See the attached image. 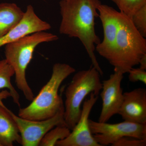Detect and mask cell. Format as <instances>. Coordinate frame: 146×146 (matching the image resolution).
<instances>
[{"label": "cell", "instance_id": "1", "mask_svg": "<svg viewBox=\"0 0 146 146\" xmlns=\"http://www.w3.org/2000/svg\"><path fill=\"white\" fill-rule=\"evenodd\" d=\"M100 0H61L59 3L61 21L60 34L79 39L91 59L92 66L103 72L97 60L96 46L101 42L95 30V20L98 17Z\"/></svg>", "mask_w": 146, "mask_h": 146}, {"label": "cell", "instance_id": "2", "mask_svg": "<svg viewBox=\"0 0 146 146\" xmlns=\"http://www.w3.org/2000/svg\"><path fill=\"white\" fill-rule=\"evenodd\" d=\"M76 72L66 63H56L52 68L49 80L44 85L31 103L19 110L18 115L27 119L40 121L53 117L64 107L62 96L58 94L61 84Z\"/></svg>", "mask_w": 146, "mask_h": 146}, {"label": "cell", "instance_id": "3", "mask_svg": "<svg viewBox=\"0 0 146 146\" xmlns=\"http://www.w3.org/2000/svg\"><path fill=\"white\" fill-rule=\"evenodd\" d=\"M119 12L117 34L108 62L115 72L124 74L139 64L146 54L145 37L137 30L130 17Z\"/></svg>", "mask_w": 146, "mask_h": 146}, {"label": "cell", "instance_id": "4", "mask_svg": "<svg viewBox=\"0 0 146 146\" xmlns=\"http://www.w3.org/2000/svg\"><path fill=\"white\" fill-rule=\"evenodd\" d=\"M58 39L56 35L45 31L29 35L5 46V59L14 71L16 86L27 100L34 98L33 91L26 78V70L33 56L36 46L44 42H53Z\"/></svg>", "mask_w": 146, "mask_h": 146}, {"label": "cell", "instance_id": "5", "mask_svg": "<svg viewBox=\"0 0 146 146\" xmlns=\"http://www.w3.org/2000/svg\"><path fill=\"white\" fill-rule=\"evenodd\" d=\"M100 74L92 66L87 70L76 73L65 91L64 119L66 125L72 130L78 122L81 105L87 96L92 93L98 96L102 84Z\"/></svg>", "mask_w": 146, "mask_h": 146}, {"label": "cell", "instance_id": "6", "mask_svg": "<svg viewBox=\"0 0 146 146\" xmlns=\"http://www.w3.org/2000/svg\"><path fill=\"white\" fill-rule=\"evenodd\" d=\"M89 125L94 139L101 146L111 145L125 136L146 139V124L125 121L110 124L89 119Z\"/></svg>", "mask_w": 146, "mask_h": 146}, {"label": "cell", "instance_id": "7", "mask_svg": "<svg viewBox=\"0 0 146 146\" xmlns=\"http://www.w3.org/2000/svg\"><path fill=\"white\" fill-rule=\"evenodd\" d=\"M9 111L18 126L23 146H38L48 131L57 126L66 125L64 107L53 117L40 121L27 119L15 115L9 109Z\"/></svg>", "mask_w": 146, "mask_h": 146}, {"label": "cell", "instance_id": "8", "mask_svg": "<svg viewBox=\"0 0 146 146\" xmlns=\"http://www.w3.org/2000/svg\"><path fill=\"white\" fill-rule=\"evenodd\" d=\"M89 96V98L84 102L80 117L70 135L58 141L56 146H101L94 139L89 125V116L98 96L92 93Z\"/></svg>", "mask_w": 146, "mask_h": 146}, {"label": "cell", "instance_id": "9", "mask_svg": "<svg viewBox=\"0 0 146 146\" xmlns=\"http://www.w3.org/2000/svg\"><path fill=\"white\" fill-rule=\"evenodd\" d=\"M123 74L115 72L109 78L102 82L100 94L102 104L98 119L100 122H107L114 115L119 113L123 99L121 82Z\"/></svg>", "mask_w": 146, "mask_h": 146}, {"label": "cell", "instance_id": "10", "mask_svg": "<svg viewBox=\"0 0 146 146\" xmlns=\"http://www.w3.org/2000/svg\"><path fill=\"white\" fill-rule=\"evenodd\" d=\"M98 12L103 29L104 38L96 46V50L108 61L117 34L119 12L111 7L102 4L98 8Z\"/></svg>", "mask_w": 146, "mask_h": 146}, {"label": "cell", "instance_id": "11", "mask_svg": "<svg viewBox=\"0 0 146 146\" xmlns=\"http://www.w3.org/2000/svg\"><path fill=\"white\" fill-rule=\"evenodd\" d=\"M51 28L50 25L41 20L36 15L33 7L29 5L20 22L7 33L0 38V48L9 43L38 32Z\"/></svg>", "mask_w": 146, "mask_h": 146}, {"label": "cell", "instance_id": "12", "mask_svg": "<svg viewBox=\"0 0 146 146\" xmlns=\"http://www.w3.org/2000/svg\"><path fill=\"white\" fill-rule=\"evenodd\" d=\"M124 121L146 124V89L139 88L123 93L118 114Z\"/></svg>", "mask_w": 146, "mask_h": 146}, {"label": "cell", "instance_id": "13", "mask_svg": "<svg viewBox=\"0 0 146 146\" xmlns=\"http://www.w3.org/2000/svg\"><path fill=\"white\" fill-rule=\"evenodd\" d=\"M10 97L9 91L0 93V144L2 146H12L13 143L21 144V137L18 126L3 100Z\"/></svg>", "mask_w": 146, "mask_h": 146}, {"label": "cell", "instance_id": "14", "mask_svg": "<svg viewBox=\"0 0 146 146\" xmlns=\"http://www.w3.org/2000/svg\"><path fill=\"white\" fill-rule=\"evenodd\" d=\"M24 12L15 3H0V38L20 22Z\"/></svg>", "mask_w": 146, "mask_h": 146}, {"label": "cell", "instance_id": "15", "mask_svg": "<svg viewBox=\"0 0 146 146\" xmlns=\"http://www.w3.org/2000/svg\"><path fill=\"white\" fill-rule=\"evenodd\" d=\"M14 75L13 68L6 59L0 60V90L8 89L13 102L20 107V95L11 82V78Z\"/></svg>", "mask_w": 146, "mask_h": 146}, {"label": "cell", "instance_id": "16", "mask_svg": "<svg viewBox=\"0 0 146 146\" xmlns=\"http://www.w3.org/2000/svg\"><path fill=\"white\" fill-rule=\"evenodd\" d=\"M71 131L66 125L55 127L45 134L39 146H56L58 141L65 139L70 135Z\"/></svg>", "mask_w": 146, "mask_h": 146}, {"label": "cell", "instance_id": "17", "mask_svg": "<svg viewBox=\"0 0 146 146\" xmlns=\"http://www.w3.org/2000/svg\"><path fill=\"white\" fill-rule=\"evenodd\" d=\"M117 6L120 12L131 18L137 11L146 5V0H110Z\"/></svg>", "mask_w": 146, "mask_h": 146}, {"label": "cell", "instance_id": "18", "mask_svg": "<svg viewBox=\"0 0 146 146\" xmlns=\"http://www.w3.org/2000/svg\"><path fill=\"white\" fill-rule=\"evenodd\" d=\"M131 21L137 30L146 37V5L144 6L131 16Z\"/></svg>", "mask_w": 146, "mask_h": 146}, {"label": "cell", "instance_id": "19", "mask_svg": "<svg viewBox=\"0 0 146 146\" xmlns=\"http://www.w3.org/2000/svg\"><path fill=\"white\" fill-rule=\"evenodd\" d=\"M111 146H146V139H140L131 136H125L118 140Z\"/></svg>", "mask_w": 146, "mask_h": 146}, {"label": "cell", "instance_id": "20", "mask_svg": "<svg viewBox=\"0 0 146 146\" xmlns=\"http://www.w3.org/2000/svg\"><path fill=\"white\" fill-rule=\"evenodd\" d=\"M128 78L129 81L136 82H141L145 85L146 84V71L139 68H132L128 72Z\"/></svg>", "mask_w": 146, "mask_h": 146}, {"label": "cell", "instance_id": "21", "mask_svg": "<svg viewBox=\"0 0 146 146\" xmlns=\"http://www.w3.org/2000/svg\"><path fill=\"white\" fill-rule=\"evenodd\" d=\"M140 68L146 70V54L143 55L139 60V64Z\"/></svg>", "mask_w": 146, "mask_h": 146}, {"label": "cell", "instance_id": "22", "mask_svg": "<svg viewBox=\"0 0 146 146\" xmlns=\"http://www.w3.org/2000/svg\"><path fill=\"white\" fill-rule=\"evenodd\" d=\"M0 146H2L1 145V144H0Z\"/></svg>", "mask_w": 146, "mask_h": 146}]
</instances>
